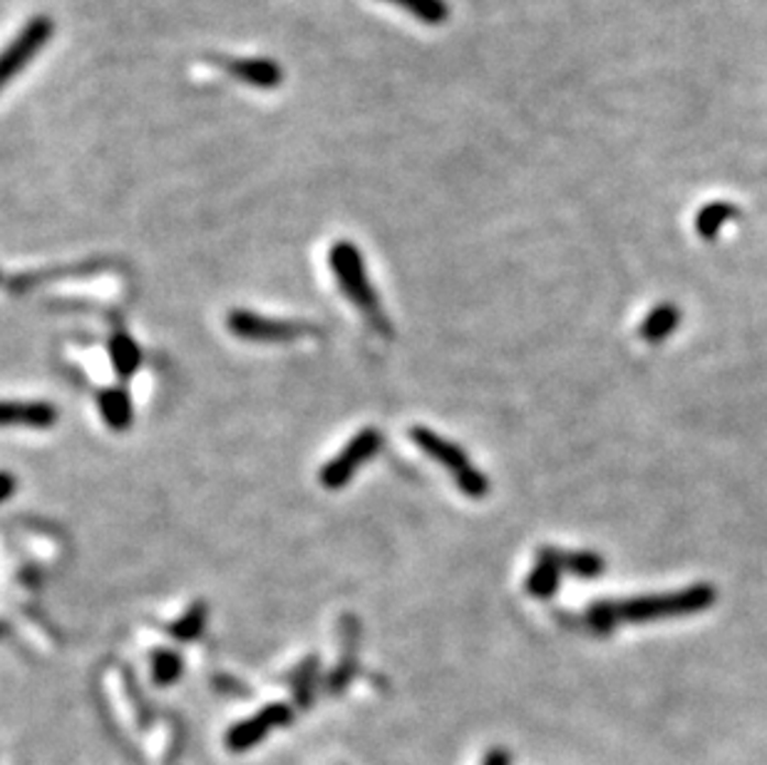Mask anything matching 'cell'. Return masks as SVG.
Returning <instances> with one entry per match:
<instances>
[{
	"label": "cell",
	"instance_id": "1",
	"mask_svg": "<svg viewBox=\"0 0 767 765\" xmlns=\"http://www.w3.org/2000/svg\"><path fill=\"white\" fill-rule=\"evenodd\" d=\"M715 599H717L715 587L703 582V584L678 589V592L614 599V602L609 599V602L589 604L584 612L577 616H561V619H565L567 626L604 636L624 624H646V622H658V619L701 614L715 604Z\"/></svg>",
	"mask_w": 767,
	"mask_h": 765
},
{
	"label": "cell",
	"instance_id": "2",
	"mask_svg": "<svg viewBox=\"0 0 767 765\" xmlns=\"http://www.w3.org/2000/svg\"><path fill=\"white\" fill-rule=\"evenodd\" d=\"M328 264H331L333 276L338 278V284H341V292L351 298V304L368 318V324H371L375 331L391 336V324H387L381 298H377L375 288L371 286V278H368L361 249H358L353 241H336L331 251H328Z\"/></svg>",
	"mask_w": 767,
	"mask_h": 765
},
{
	"label": "cell",
	"instance_id": "3",
	"mask_svg": "<svg viewBox=\"0 0 767 765\" xmlns=\"http://www.w3.org/2000/svg\"><path fill=\"white\" fill-rule=\"evenodd\" d=\"M410 440L427 455V458L437 460L452 474L462 495H468L472 500H480L487 495L490 492L487 474L474 468L472 460L468 458V452H464L458 442L445 440L442 435L425 428V425H415V428H410Z\"/></svg>",
	"mask_w": 767,
	"mask_h": 765
},
{
	"label": "cell",
	"instance_id": "4",
	"mask_svg": "<svg viewBox=\"0 0 767 765\" xmlns=\"http://www.w3.org/2000/svg\"><path fill=\"white\" fill-rule=\"evenodd\" d=\"M383 448V433L375 428H365L355 435V438L348 440L346 448L336 455V458L328 460L320 470V485L326 490H343L348 482L355 478V472L363 468V465L375 458Z\"/></svg>",
	"mask_w": 767,
	"mask_h": 765
},
{
	"label": "cell",
	"instance_id": "5",
	"mask_svg": "<svg viewBox=\"0 0 767 765\" xmlns=\"http://www.w3.org/2000/svg\"><path fill=\"white\" fill-rule=\"evenodd\" d=\"M55 23L51 15H35L23 25V31L3 47V53H0V90H3L15 75H21L35 55H41L43 47L51 43Z\"/></svg>",
	"mask_w": 767,
	"mask_h": 765
},
{
	"label": "cell",
	"instance_id": "6",
	"mask_svg": "<svg viewBox=\"0 0 767 765\" xmlns=\"http://www.w3.org/2000/svg\"><path fill=\"white\" fill-rule=\"evenodd\" d=\"M227 328L229 334H234L237 338H244V341H256V343H286L296 341V338H304L316 334V328L310 324H296V321H284V318H269L254 312H231L227 316Z\"/></svg>",
	"mask_w": 767,
	"mask_h": 765
},
{
	"label": "cell",
	"instance_id": "7",
	"mask_svg": "<svg viewBox=\"0 0 767 765\" xmlns=\"http://www.w3.org/2000/svg\"><path fill=\"white\" fill-rule=\"evenodd\" d=\"M291 715H294V709H291L288 703L266 706V709H261L256 715H251V719L237 723L234 729H229L227 748L231 753H244L249 748H254V745L264 741L271 731L286 725L291 721Z\"/></svg>",
	"mask_w": 767,
	"mask_h": 765
},
{
	"label": "cell",
	"instance_id": "8",
	"mask_svg": "<svg viewBox=\"0 0 767 765\" xmlns=\"http://www.w3.org/2000/svg\"><path fill=\"white\" fill-rule=\"evenodd\" d=\"M61 411L47 401H0V428L51 430Z\"/></svg>",
	"mask_w": 767,
	"mask_h": 765
},
{
	"label": "cell",
	"instance_id": "9",
	"mask_svg": "<svg viewBox=\"0 0 767 765\" xmlns=\"http://www.w3.org/2000/svg\"><path fill=\"white\" fill-rule=\"evenodd\" d=\"M219 63L231 77L251 87H261V90H274L284 83L281 65L269 57H221Z\"/></svg>",
	"mask_w": 767,
	"mask_h": 765
},
{
	"label": "cell",
	"instance_id": "10",
	"mask_svg": "<svg viewBox=\"0 0 767 765\" xmlns=\"http://www.w3.org/2000/svg\"><path fill=\"white\" fill-rule=\"evenodd\" d=\"M565 571H567L565 549L544 547V549H539V555H537V565H534L527 575L524 589H527V594L537 597V599H549L551 594H557L559 579H561V575H565Z\"/></svg>",
	"mask_w": 767,
	"mask_h": 765
},
{
	"label": "cell",
	"instance_id": "11",
	"mask_svg": "<svg viewBox=\"0 0 767 765\" xmlns=\"http://www.w3.org/2000/svg\"><path fill=\"white\" fill-rule=\"evenodd\" d=\"M343 654H341V664L336 666V671L331 674V679H328V691L331 693H341L351 679L358 671V622L353 616L343 619Z\"/></svg>",
	"mask_w": 767,
	"mask_h": 765
},
{
	"label": "cell",
	"instance_id": "12",
	"mask_svg": "<svg viewBox=\"0 0 767 765\" xmlns=\"http://www.w3.org/2000/svg\"><path fill=\"white\" fill-rule=\"evenodd\" d=\"M100 413L107 423V428L114 433H124L132 428L134 423V408L132 401L124 389H107L100 393Z\"/></svg>",
	"mask_w": 767,
	"mask_h": 765
},
{
	"label": "cell",
	"instance_id": "13",
	"mask_svg": "<svg viewBox=\"0 0 767 765\" xmlns=\"http://www.w3.org/2000/svg\"><path fill=\"white\" fill-rule=\"evenodd\" d=\"M678 324H681V312H678V306L673 304H661L658 308H654L644 321H640L638 336L644 338L646 343H661L666 341L668 336L676 334Z\"/></svg>",
	"mask_w": 767,
	"mask_h": 765
},
{
	"label": "cell",
	"instance_id": "14",
	"mask_svg": "<svg viewBox=\"0 0 767 765\" xmlns=\"http://www.w3.org/2000/svg\"><path fill=\"white\" fill-rule=\"evenodd\" d=\"M107 353H110L114 373H118L122 381H128V378L140 371L142 351L138 341H132L128 334H114L110 338V346H107Z\"/></svg>",
	"mask_w": 767,
	"mask_h": 765
},
{
	"label": "cell",
	"instance_id": "15",
	"mask_svg": "<svg viewBox=\"0 0 767 765\" xmlns=\"http://www.w3.org/2000/svg\"><path fill=\"white\" fill-rule=\"evenodd\" d=\"M385 3L403 8L405 13L415 15L417 21H423L427 25H440L450 18L448 0H385Z\"/></svg>",
	"mask_w": 767,
	"mask_h": 765
},
{
	"label": "cell",
	"instance_id": "16",
	"mask_svg": "<svg viewBox=\"0 0 767 765\" xmlns=\"http://www.w3.org/2000/svg\"><path fill=\"white\" fill-rule=\"evenodd\" d=\"M207 614L209 609L204 602H194L187 612H184L177 622L169 624V634L174 638H179V642H194V638H199L204 626H207Z\"/></svg>",
	"mask_w": 767,
	"mask_h": 765
},
{
	"label": "cell",
	"instance_id": "17",
	"mask_svg": "<svg viewBox=\"0 0 767 765\" xmlns=\"http://www.w3.org/2000/svg\"><path fill=\"white\" fill-rule=\"evenodd\" d=\"M565 565L569 575H577L581 579H591L604 575V557H599L596 551H565Z\"/></svg>",
	"mask_w": 767,
	"mask_h": 765
},
{
	"label": "cell",
	"instance_id": "18",
	"mask_svg": "<svg viewBox=\"0 0 767 765\" xmlns=\"http://www.w3.org/2000/svg\"><path fill=\"white\" fill-rule=\"evenodd\" d=\"M182 668H184L182 656L174 654V652H167V648H162V652H157V654L152 656V679H154V684L172 686L182 676Z\"/></svg>",
	"mask_w": 767,
	"mask_h": 765
},
{
	"label": "cell",
	"instance_id": "19",
	"mask_svg": "<svg viewBox=\"0 0 767 765\" xmlns=\"http://www.w3.org/2000/svg\"><path fill=\"white\" fill-rule=\"evenodd\" d=\"M737 211L735 207L731 205H723V201H717V205H708L701 215H698V234L705 237V239H713L717 234V229H721V225L725 219H731L735 217Z\"/></svg>",
	"mask_w": 767,
	"mask_h": 765
},
{
	"label": "cell",
	"instance_id": "20",
	"mask_svg": "<svg viewBox=\"0 0 767 765\" xmlns=\"http://www.w3.org/2000/svg\"><path fill=\"white\" fill-rule=\"evenodd\" d=\"M318 671V662L316 658H308V662L298 668L296 674V684H294V693L300 706H308L310 701V691H314V679Z\"/></svg>",
	"mask_w": 767,
	"mask_h": 765
},
{
	"label": "cell",
	"instance_id": "21",
	"mask_svg": "<svg viewBox=\"0 0 767 765\" xmlns=\"http://www.w3.org/2000/svg\"><path fill=\"white\" fill-rule=\"evenodd\" d=\"M15 488H18V480L13 478V474L6 472V470H0V505H3L6 500L13 498Z\"/></svg>",
	"mask_w": 767,
	"mask_h": 765
},
{
	"label": "cell",
	"instance_id": "22",
	"mask_svg": "<svg viewBox=\"0 0 767 765\" xmlns=\"http://www.w3.org/2000/svg\"><path fill=\"white\" fill-rule=\"evenodd\" d=\"M482 765H512V755L504 748H494L487 755H484Z\"/></svg>",
	"mask_w": 767,
	"mask_h": 765
},
{
	"label": "cell",
	"instance_id": "23",
	"mask_svg": "<svg viewBox=\"0 0 767 765\" xmlns=\"http://www.w3.org/2000/svg\"><path fill=\"white\" fill-rule=\"evenodd\" d=\"M8 634V624L6 622H0V638H3Z\"/></svg>",
	"mask_w": 767,
	"mask_h": 765
},
{
	"label": "cell",
	"instance_id": "24",
	"mask_svg": "<svg viewBox=\"0 0 767 765\" xmlns=\"http://www.w3.org/2000/svg\"><path fill=\"white\" fill-rule=\"evenodd\" d=\"M0 281H3V271H0Z\"/></svg>",
	"mask_w": 767,
	"mask_h": 765
}]
</instances>
